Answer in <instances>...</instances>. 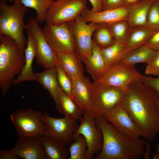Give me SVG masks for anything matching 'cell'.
<instances>
[{
	"mask_svg": "<svg viewBox=\"0 0 159 159\" xmlns=\"http://www.w3.org/2000/svg\"><path fill=\"white\" fill-rule=\"evenodd\" d=\"M36 80L49 92L54 100L57 111L63 114L59 101L62 91L58 82L56 67L45 69L43 72L35 73Z\"/></svg>",
	"mask_w": 159,
	"mask_h": 159,
	"instance_id": "obj_18",
	"label": "cell"
},
{
	"mask_svg": "<svg viewBox=\"0 0 159 159\" xmlns=\"http://www.w3.org/2000/svg\"><path fill=\"white\" fill-rule=\"evenodd\" d=\"M10 0V1L11 2H12V1H13V0Z\"/></svg>",
	"mask_w": 159,
	"mask_h": 159,
	"instance_id": "obj_46",
	"label": "cell"
},
{
	"mask_svg": "<svg viewBox=\"0 0 159 159\" xmlns=\"http://www.w3.org/2000/svg\"><path fill=\"white\" fill-rule=\"evenodd\" d=\"M98 24V26L93 34L92 39L93 42L101 49L111 46L116 40L111 34L108 24Z\"/></svg>",
	"mask_w": 159,
	"mask_h": 159,
	"instance_id": "obj_28",
	"label": "cell"
},
{
	"mask_svg": "<svg viewBox=\"0 0 159 159\" xmlns=\"http://www.w3.org/2000/svg\"><path fill=\"white\" fill-rule=\"evenodd\" d=\"M143 76L135 65L118 63L110 67L94 83L114 86L126 90L130 83L140 80Z\"/></svg>",
	"mask_w": 159,
	"mask_h": 159,
	"instance_id": "obj_10",
	"label": "cell"
},
{
	"mask_svg": "<svg viewBox=\"0 0 159 159\" xmlns=\"http://www.w3.org/2000/svg\"><path fill=\"white\" fill-rule=\"evenodd\" d=\"M56 68L57 80L61 89L75 102L73 92L72 79L59 64H57Z\"/></svg>",
	"mask_w": 159,
	"mask_h": 159,
	"instance_id": "obj_32",
	"label": "cell"
},
{
	"mask_svg": "<svg viewBox=\"0 0 159 159\" xmlns=\"http://www.w3.org/2000/svg\"><path fill=\"white\" fill-rule=\"evenodd\" d=\"M58 64L73 80L84 75L81 60L75 53L56 52Z\"/></svg>",
	"mask_w": 159,
	"mask_h": 159,
	"instance_id": "obj_20",
	"label": "cell"
},
{
	"mask_svg": "<svg viewBox=\"0 0 159 159\" xmlns=\"http://www.w3.org/2000/svg\"><path fill=\"white\" fill-rule=\"evenodd\" d=\"M128 12L127 7L124 6L99 12H93L87 7L82 11L81 14L86 22L110 24L120 21L126 20Z\"/></svg>",
	"mask_w": 159,
	"mask_h": 159,
	"instance_id": "obj_16",
	"label": "cell"
},
{
	"mask_svg": "<svg viewBox=\"0 0 159 159\" xmlns=\"http://www.w3.org/2000/svg\"><path fill=\"white\" fill-rule=\"evenodd\" d=\"M104 61L109 67L117 64L126 53L125 44L116 41L111 46L101 49Z\"/></svg>",
	"mask_w": 159,
	"mask_h": 159,
	"instance_id": "obj_26",
	"label": "cell"
},
{
	"mask_svg": "<svg viewBox=\"0 0 159 159\" xmlns=\"http://www.w3.org/2000/svg\"><path fill=\"white\" fill-rule=\"evenodd\" d=\"M145 73L146 74L159 77V50L157 51L153 59L147 64Z\"/></svg>",
	"mask_w": 159,
	"mask_h": 159,
	"instance_id": "obj_35",
	"label": "cell"
},
{
	"mask_svg": "<svg viewBox=\"0 0 159 159\" xmlns=\"http://www.w3.org/2000/svg\"><path fill=\"white\" fill-rule=\"evenodd\" d=\"M82 61L85 64L86 69L92 76L94 82L98 80L109 68L107 66L103 58L101 49L93 42L91 55Z\"/></svg>",
	"mask_w": 159,
	"mask_h": 159,
	"instance_id": "obj_22",
	"label": "cell"
},
{
	"mask_svg": "<svg viewBox=\"0 0 159 159\" xmlns=\"http://www.w3.org/2000/svg\"><path fill=\"white\" fill-rule=\"evenodd\" d=\"M157 52L142 45L126 53L118 63L131 65L140 63L148 64L153 59Z\"/></svg>",
	"mask_w": 159,
	"mask_h": 159,
	"instance_id": "obj_25",
	"label": "cell"
},
{
	"mask_svg": "<svg viewBox=\"0 0 159 159\" xmlns=\"http://www.w3.org/2000/svg\"><path fill=\"white\" fill-rule=\"evenodd\" d=\"M15 1V2H18L17 0H13V1Z\"/></svg>",
	"mask_w": 159,
	"mask_h": 159,
	"instance_id": "obj_45",
	"label": "cell"
},
{
	"mask_svg": "<svg viewBox=\"0 0 159 159\" xmlns=\"http://www.w3.org/2000/svg\"><path fill=\"white\" fill-rule=\"evenodd\" d=\"M92 5L91 10L94 12H99L102 11L101 0H89Z\"/></svg>",
	"mask_w": 159,
	"mask_h": 159,
	"instance_id": "obj_39",
	"label": "cell"
},
{
	"mask_svg": "<svg viewBox=\"0 0 159 159\" xmlns=\"http://www.w3.org/2000/svg\"><path fill=\"white\" fill-rule=\"evenodd\" d=\"M119 132L128 137L139 138L141 132L134 122L122 102L104 117Z\"/></svg>",
	"mask_w": 159,
	"mask_h": 159,
	"instance_id": "obj_14",
	"label": "cell"
},
{
	"mask_svg": "<svg viewBox=\"0 0 159 159\" xmlns=\"http://www.w3.org/2000/svg\"><path fill=\"white\" fill-rule=\"evenodd\" d=\"M19 138L39 139L44 135V113L32 109L17 110L10 115Z\"/></svg>",
	"mask_w": 159,
	"mask_h": 159,
	"instance_id": "obj_5",
	"label": "cell"
},
{
	"mask_svg": "<svg viewBox=\"0 0 159 159\" xmlns=\"http://www.w3.org/2000/svg\"><path fill=\"white\" fill-rule=\"evenodd\" d=\"M72 22L77 53L82 61L90 57L92 53V36L98 24L92 22L87 24L81 14Z\"/></svg>",
	"mask_w": 159,
	"mask_h": 159,
	"instance_id": "obj_12",
	"label": "cell"
},
{
	"mask_svg": "<svg viewBox=\"0 0 159 159\" xmlns=\"http://www.w3.org/2000/svg\"><path fill=\"white\" fill-rule=\"evenodd\" d=\"M26 7L34 9L36 12L35 18L39 23L45 21L47 13L54 0H17Z\"/></svg>",
	"mask_w": 159,
	"mask_h": 159,
	"instance_id": "obj_29",
	"label": "cell"
},
{
	"mask_svg": "<svg viewBox=\"0 0 159 159\" xmlns=\"http://www.w3.org/2000/svg\"><path fill=\"white\" fill-rule=\"evenodd\" d=\"M18 157L25 159H47L43 145L36 138H19L10 150Z\"/></svg>",
	"mask_w": 159,
	"mask_h": 159,
	"instance_id": "obj_15",
	"label": "cell"
},
{
	"mask_svg": "<svg viewBox=\"0 0 159 159\" xmlns=\"http://www.w3.org/2000/svg\"><path fill=\"white\" fill-rule=\"evenodd\" d=\"M146 26L159 29V1L153 2L149 9Z\"/></svg>",
	"mask_w": 159,
	"mask_h": 159,
	"instance_id": "obj_33",
	"label": "cell"
},
{
	"mask_svg": "<svg viewBox=\"0 0 159 159\" xmlns=\"http://www.w3.org/2000/svg\"><path fill=\"white\" fill-rule=\"evenodd\" d=\"M108 24L115 40L125 44L130 30L127 21L126 20H121Z\"/></svg>",
	"mask_w": 159,
	"mask_h": 159,
	"instance_id": "obj_31",
	"label": "cell"
},
{
	"mask_svg": "<svg viewBox=\"0 0 159 159\" xmlns=\"http://www.w3.org/2000/svg\"><path fill=\"white\" fill-rule=\"evenodd\" d=\"M152 158L153 159H159V143L157 145L155 153L153 155Z\"/></svg>",
	"mask_w": 159,
	"mask_h": 159,
	"instance_id": "obj_42",
	"label": "cell"
},
{
	"mask_svg": "<svg viewBox=\"0 0 159 159\" xmlns=\"http://www.w3.org/2000/svg\"><path fill=\"white\" fill-rule=\"evenodd\" d=\"M102 11L110 10L123 6V0H101Z\"/></svg>",
	"mask_w": 159,
	"mask_h": 159,
	"instance_id": "obj_36",
	"label": "cell"
},
{
	"mask_svg": "<svg viewBox=\"0 0 159 159\" xmlns=\"http://www.w3.org/2000/svg\"><path fill=\"white\" fill-rule=\"evenodd\" d=\"M151 89L140 80L128 86L122 101L142 137L153 142L159 133V114Z\"/></svg>",
	"mask_w": 159,
	"mask_h": 159,
	"instance_id": "obj_1",
	"label": "cell"
},
{
	"mask_svg": "<svg viewBox=\"0 0 159 159\" xmlns=\"http://www.w3.org/2000/svg\"><path fill=\"white\" fill-rule=\"evenodd\" d=\"M75 101L84 112H90L94 89L93 83L84 75L72 80Z\"/></svg>",
	"mask_w": 159,
	"mask_h": 159,
	"instance_id": "obj_17",
	"label": "cell"
},
{
	"mask_svg": "<svg viewBox=\"0 0 159 159\" xmlns=\"http://www.w3.org/2000/svg\"><path fill=\"white\" fill-rule=\"evenodd\" d=\"M25 61V51L11 39L0 35V88L5 95L13 80L21 72Z\"/></svg>",
	"mask_w": 159,
	"mask_h": 159,
	"instance_id": "obj_3",
	"label": "cell"
},
{
	"mask_svg": "<svg viewBox=\"0 0 159 159\" xmlns=\"http://www.w3.org/2000/svg\"><path fill=\"white\" fill-rule=\"evenodd\" d=\"M123 6L128 7L143 0H123Z\"/></svg>",
	"mask_w": 159,
	"mask_h": 159,
	"instance_id": "obj_41",
	"label": "cell"
},
{
	"mask_svg": "<svg viewBox=\"0 0 159 159\" xmlns=\"http://www.w3.org/2000/svg\"><path fill=\"white\" fill-rule=\"evenodd\" d=\"M39 23L32 17L26 26V29L31 34L36 42V62L45 69L55 67L58 64L57 53L47 42Z\"/></svg>",
	"mask_w": 159,
	"mask_h": 159,
	"instance_id": "obj_9",
	"label": "cell"
},
{
	"mask_svg": "<svg viewBox=\"0 0 159 159\" xmlns=\"http://www.w3.org/2000/svg\"><path fill=\"white\" fill-rule=\"evenodd\" d=\"M155 100L157 107L158 111L159 114V98L155 96Z\"/></svg>",
	"mask_w": 159,
	"mask_h": 159,
	"instance_id": "obj_43",
	"label": "cell"
},
{
	"mask_svg": "<svg viewBox=\"0 0 159 159\" xmlns=\"http://www.w3.org/2000/svg\"><path fill=\"white\" fill-rule=\"evenodd\" d=\"M157 30L147 26L130 29L125 44L126 53L144 45Z\"/></svg>",
	"mask_w": 159,
	"mask_h": 159,
	"instance_id": "obj_24",
	"label": "cell"
},
{
	"mask_svg": "<svg viewBox=\"0 0 159 159\" xmlns=\"http://www.w3.org/2000/svg\"><path fill=\"white\" fill-rule=\"evenodd\" d=\"M80 120V124L73 135L72 141H74L80 135H82L87 146V158L92 159L102 150V133L96 125L95 116L90 112H84L83 116Z\"/></svg>",
	"mask_w": 159,
	"mask_h": 159,
	"instance_id": "obj_8",
	"label": "cell"
},
{
	"mask_svg": "<svg viewBox=\"0 0 159 159\" xmlns=\"http://www.w3.org/2000/svg\"><path fill=\"white\" fill-rule=\"evenodd\" d=\"M90 112L95 117H104L122 102L126 90L111 86L95 84Z\"/></svg>",
	"mask_w": 159,
	"mask_h": 159,
	"instance_id": "obj_7",
	"label": "cell"
},
{
	"mask_svg": "<svg viewBox=\"0 0 159 159\" xmlns=\"http://www.w3.org/2000/svg\"><path fill=\"white\" fill-rule=\"evenodd\" d=\"M149 141H146L143 158L144 159L150 158V155L151 151V145Z\"/></svg>",
	"mask_w": 159,
	"mask_h": 159,
	"instance_id": "obj_40",
	"label": "cell"
},
{
	"mask_svg": "<svg viewBox=\"0 0 159 159\" xmlns=\"http://www.w3.org/2000/svg\"><path fill=\"white\" fill-rule=\"evenodd\" d=\"M153 1V2L154 1H159V0H150Z\"/></svg>",
	"mask_w": 159,
	"mask_h": 159,
	"instance_id": "obj_44",
	"label": "cell"
},
{
	"mask_svg": "<svg viewBox=\"0 0 159 159\" xmlns=\"http://www.w3.org/2000/svg\"><path fill=\"white\" fill-rule=\"evenodd\" d=\"M59 101L63 114L64 116L76 121L80 120L83 117L84 111L62 90L60 95Z\"/></svg>",
	"mask_w": 159,
	"mask_h": 159,
	"instance_id": "obj_27",
	"label": "cell"
},
{
	"mask_svg": "<svg viewBox=\"0 0 159 159\" xmlns=\"http://www.w3.org/2000/svg\"><path fill=\"white\" fill-rule=\"evenodd\" d=\"M44 115L46 127L44 135L58 140L66 147L69 145L79 126L77 121L65 116L61 118L52 117L46 111Z\"/></svg>",
	"mask_w": 159,
	"mask_h": 159,
	"instance_id": "obj_13",
	"label": "cell"
},
{
	"mask_svg": "<svg viewBox=\"0 0 159 159\" xmlns=\"http://www.w3.org/2000/svg\"><path fill=\"white\" fill-rule=\"evenodd\" d=\"M18 158L11 150L1 149L0 151V159H17Z\"/></svg>",
	"mask_w": 159,
	"mask_h": 159,
	"instance_id": "obj_38",
	"label": "cell"
},
{
	"mask_svg": "<svg viewBox=\"0 0 159 159\" xmlns=\"http://www.w3.org/2000/svg\"><path fill=\"white\" fill-rule=\"evenodd\" d=\"M97 126L103 136V146L95 159H140L143 158L146 141L128 137L119 132L102 116L96 117Z\"/></svg>",
	"mask_w": 159,
	"mask_h": 159,
	"instance_id": "obj_2",
	"label": "cell"
},
{
	"mask_svg": "<svg viewBox=\"0 0 159 159\" xmlns=\"http://www.w3.org/2000/svg\"><path fill=\"white\" fill-rule=\"evenodd\" d=\"M70 153L69 159H87V146L85 139L82 135L72 142L68 148Z\"/></svg>",
	"mask_w": 159,
	"mask_h": 159,
	"instance_id": "obj_30",
	"label": "cell"
},
{
	"mask_svg": "<svg viewBox=\"0 0 159 159\" xmlns=\"http://www.w3.org/2000/svg\"><path fill=\"white\" fill-rule=\"evenodd\" d=\"M153 1L143 0L127 7L128 12L126 21L130 29L146 26L148 11Z\"/></svg>",
	"mask_w": 159,
	"mask_h": 159,
	"instance_id": "obj_21",
	"label": "cell"
},
{
	"mask_svg": "<svg viewBox=\"0 0 159 159\" xmlns=\"http://www.w3.org/2000/svg\"><path fill=\"white\" fill-rule=\"evenodd\" d=\"M140 80L151 89L155 97L159 98V77H153L143 75Z\"/></svg>",
	"mask_w": 159,
	"mask_h": 159,
	"instance_id": "obj_34",
	"label": "cell"
},
{
	"mask_svg": "<svg viewBox=\"0 0 159 159\" xmlns=\"http://www.w3.org/2000/svg\"><path fill=\"white\" fill-rule=\"evenodd\" d=\"M36 54V45L34 37L29 32H27L26 46L25 51V61L23 68L17 78L14 79L12 84H18L27 81L36 80L35 74L32 69L33 59Z\"/></svg>",
	"mask_w": 159,
	"mask_h": 159,
	"instance_id": "obj_19",
	"label": "cell"
},
{
	"mask_svg": "<svg viewBox=\"0 0 159 159\" xmlns=\"http://www.w3.org/2000/svg\"><path fill=\"white\" fill-rule=\"evenodd\" d=\"M72 21L59 24L46 23L44 26L43 31L45 38L56 52L77 53Z\"/></svg>",
	"mask_w": 159,
	"mask_h": 159,
	"instance_id": "obj_6",
	"label": "cell"
},
{
	"mask_svg": "<svg viewBox=\"0 0 159 159\" xmlns=\"http://www.w3.org/2000/svg\"><path fill=\"white\" fill-rule=\"evenodd\" d=\"M143 45L156 51L159 50V29L157 30Z\"/></svg>",
	"mask_w": 159,
	"mask_h": 159,
	"instance_id": "obj_37",
	"label": "cell"
},
{
	"mask_svg": "<svg viewBox=\"0 0 159 159\" xmlns=\"http://www.w3.org/2000/svg\"><path fill=\"white\" fill-rule=\"evenodd\" d=\"M41 142L47 159H67L68 150L61 142L44 135L39 139Z\"/></svg>",
	"mask_w": 159,
	"mask_h": 159,
	"instance_id": "obj_23",
	"label": "cell"
},
{
	"mask_svg": "<svg viewBox=\"0 0 159 159\" xmlns=\"http://www.w3.org/2000/svg\"><path fill=\"white\" fill-rule=\"evenodd\" d=\"M86 4V0H56L47 11L46 23L59 24L74 20Z\"/></svg>",
	"mask_w": 159,
	"mask_h": 159,
	"instance_id": "obj_11",
	"label": "cell"
},
{
	"mask_svg": "<svg viewBox=\"0 0 159 159\" xmlns=\"http://www.w3.org/2000/svg\"><path fill=\"white\" fill-rule=\"evenodd\" d=\"M8 5L5 0L0 1V35L8 37L25 51L26 40L24 19L28 8L19 2Z\"/></svg>",
	"mask_w": 159,
	"mask_h": 159,
	"instance_id": "obj_4",
	"label": "cell"
}]
</instances>
